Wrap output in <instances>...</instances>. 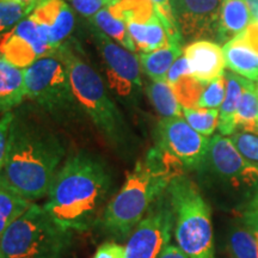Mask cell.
<instances>
[{"label":"cell","mask_w":258,"mask_h":258,"mask_svg":"<svg viewBox=\"0 0 258 258\" xmlns=\"http://www.w3.org/2000/svg\"><path fill=\"white\" fill-rule=\"evenodd\" d=\"M184 76H191L190 73V67L188 61H186L185 56H179L175 62H173L169 72L166 74V82L170 84L171 86L176 84L178 80Z\"/></svg>","instance_id":"obj_36"},{"label":"cell","mask_w":258,"mask_h":258,"mask_svg":"<svg viewBox=\"0 0 258 258\" xmlns=\"http://www.w3.org/2000/svg\"><path fill=\"white\" fill-rule=\"evenodd\" d=\"M205 86L206 84L194 78L192 76H184L171 88L182 108H198L199 99Z\"/></svg>","instance_id":"obj_28"},{"label":"cell","mask_w":258,"mask_h":258,"mask_svg":"<svg viewBox=\"0 0 258 258\" xmlns=\"http://www.w3.org/2000/svg\"><path fill=\"white\" fill-rule=\"evenodd\" d=\"M125 25L140 54L152 53L172 43L159 17L147 22H128Z\"/></svg>","instance_id":"obj_19"},{"label":"cell","mask_w":258,"mask_h":258,"mask_svg":"<svg viewBox=\"0 0 258 258\" xmlns=\"http://www.w3.org/2000/svg\"><path fill=\"white\" fill-rule=\"evenodd\" d=\"M243 221L258 232V190H256L247 202L243 213Z\"/></svg>","instance_id":"obj_37"},{"label":"cell","mask_w":258,"mask_h":258,"mask_svg":"<svg viewBox=\"0 0 258 258\" xmlns=\"http://www.w3.org/2000/svg\"><path fill=\"white\" fill-rule=\"evenodd\" d=\"M90 21L96 28H98L105 35H108L111 40H114L121 47L125 48L132 53H138L137 46H135L131 34H129L127 25L118 16H116L111 11L109 6L99 10L95 16L90 18Z\"/></svg>","instance_id":"obj_22"},{"label":"cell","mask_w":258,"mask_h":258,"mask_svg":"<svg viewBox=\"0 0 258 258\" xmlns=\"http://www.w3.org/2000/svg\"><path fill=\"white\" fill-rule=\"evenodd\" d=\"M91 32L104 66L108 89L128 108L137 105L143 90L139 55L121 47L95 25Z\"/></svg>","instance_id":"obj_8"},{"label":"cell","mask_w":258,"mask_h":258,"mask_svg":"<svg viewBox=\"0 0 258 258\" xmlns=\"http://www.w3.org/2000/svg\"><path fill=\"white\" fill-rule=\"evenodd\" d=\"M200 172L227 182L232 186L258 190V166L247 161L224 135H214Z\"/></svg>","instance_id":"obj_10"},{"label":"cell","mask_w":258,"mask_h":258,"mask_svg":"<svg viewBox=\"0 0 258 258\" xmlns=\"http://www.w3.org/2000/svg\"><path fill=\"white\" fill-rule=\"evenodd\" d=\"M48 32L51 49L57 50L74 29V15L64 0H41L30 14Z\"/></svg>","instance_id":"obj_14"},{"label":"cell","mask_w":258,"mask_h":258,"mask_svg":"<svg viewBox=\"0 0 258 258\" xmlns=\"http://www.w3.org/2000/svg\"><path fill=\"white\" fill-rule=\"evenodd\" d=\"M183 169L175 157L158 146L151 148L108 203L99 221L101 230L112 239L127 240L172 179L183 175Z\"/></svg>","instance_id":"obj_3"},{"label":"cell","mask_w":258,"mask_h":258,"mask_svg":"<svg viewBox=\"0 0 258 258\" xmlns=\"http://www.w3.org/2000/svg\"><path fill=\"white\" fill-rule=\"evenodd\" d=\"M226 66L253 83H258V54L247 42L237 36L222 47Z\"/></svg>","instance_id":"obj_16"},{"label":"cell","mask_w":258,"mask_h":258,"mask_svg":"<svg viewBox=\"0 0 258 258\" xmlns=\"http://www.w3.org/2000/svg\"><path fill=\"white\" fill-rule=\"evenodd\" d=\"M184 56L190 73L203 84H208L225 73V56L220 44L209 40H200L184 48Z\"/></svg>","instance_id":"obj_15"},{"label":"cell","mask_w":258,"mask_h":258,"mask_svg":"<svg viewBox=\"0 0 258 258\" xmlns=\"http://www.w3.org/2000/svg\"><path fill=\"white\" fill-rule=\"evenodd\" d=\"M146 93L153 108L163 118L182 117L183 108L166 80L153 82L146 88Z\"/></svg>","instance_id":"obj_23"},{"label":"cell","mask_w":258,"mask_h":258,"mask_svg":"<svg viewBox=\"0 0 258 258\" xmlns=\"http://www.w3.org/2000/svg\"><path fill=\"white\" fill-rule=\"evenodd\" d=\"M16 2L22 3V4L27 5V6H29V8H31L32 10H34L35 8H36V5L38 4V3L41 2V0H16Z\"/></svg>","instance_id":"obj_41"},{"label":"cell","mask_w":258,"mask_h":258,"mask_svg":"<svg viewBox=\"0 0 258 258\" xmlns=\"http://www.w3.org/2000/svg\"><path fill=\"white\" fill-rule=\"evenodd\" d=\"M235 127L258 134V85L251 80L241 93L235 112Z\"/></svg>","instance_id":"obj_24"},{"label":"cell","mask_w":258,"mask_h":258,"mask_svg":"<svg viewBox=\"0 0 258 258\" xmlns=\"http://www.w3.org/2000/svg\"><path fill=\"white\" fill-rule=\"evenodd\" d=\"M92 258H125V247L117 241H104L97 247Z\"/></svg>","instance_id":"obj_34"},{"label":"cell","mask_w":258,"mask_h":258,"mask_svg":"<svg viewBox=\"0 0 258 258\" xmlns=\"http://www.w3.org/2000/svg\"><path fill=\"white\" fill-rule=\"evenodd\" d=\"M183 116L190 127L205 137H211L218 128L219 110L206 108H183Z\"/></svg>","instance_id":"obj_27"},{"label":"cell","mask_w":258,"mask_h":258,"mask_svg":"<svg viewBox=\"0 0 258 258\" xmlns=\"http://www.w3.org/2000/svg\"><path fill=\"white\" fill-rule=\"evenodd\" d=\"M115 185L114 172L101 157L77 151L57 170L43 208L71 231H90L99 225Z\"/></svg>","instance_id":"obj_2"},{"label":"cell","mask_w":258,"mask_h":258,"mask_svg":"<svg viewBox=\"0 0 258 258\" xmlns=\"http://www.w3.org/2000/svg\"><path fill=\"white\" fill-rule=\"evenodd\" d=\"M53 51L55 50L42 38L38 25L30 15L0 38V54L22 70Z\"/></svg>","instance_id":"obj_13"},{"label":"cell","mask_w":258,"mask_h":258,"mask_svg":"<svg viewBox=\"0 0 258 258\" xmlns=\"http://www.w3.org/2000/svg\"><path fill=\"white\" fill-rule=\"evenodd\" d=\"M25 97L24 71L0 54V112L11 111Z\"/></svg>","instance_id":"obj_18"},{"label":"cell","mask_w":258,"mask_h":258,"mask_svg":"<svg viewBox=\"0 0 258 258\" xmlns=\"http://www.w3.org/2000/svg\"><path fill=\"white\" fill-rule=\"evenodd\" d=\"M12 120H14V112L12 111L5 112L0 117V172H2L3 166H4L5 163L6 150H8L9 141V132Z\"/></svg>","instance_id":"obj_33"},{"label":"cell","mask_w":258,"mask_h":258,"mask_svg":"<svg viewBox=\"0 0 258 258\" xmlns=\"http://www.w3.org/2000/svg\"><path fill=\"white\" fill-rule=\"evenodd\" d=\"M103 2L105 3L106 6H112V5H115L118 0H103Z\"/></svg>","instance_id":"obj_42"},{"label":"cell","mask_w":258,"mask_h":258,"mask_svg":"<svg viewBox=\"0 0 258 258\" xmlns=\"http://www.w3.org/2000/svg\"><path fill=\"white\" fill-rule=\"evenodd\" d=\"M23 71L25 97L53 118L69 123L84 115L73 92L69 66L60 48Z\"/></svg>","instance_id":"obj_7"},{"label":"cell","mask_w":258,"mask_h":258,"mask_svg":"<svg viewBox=\"0 0 258 258\" xmlns=\"http://www.w3.org/2000/svg\"><path fill=\"white\" fill-rule=\"evenodd\" d=\"M226 78L225 73L213 82L206 84L202 95L200 97L198 108L219 109L225 99Z\"/></svg>","instance_id":"obj_30"},{"label":"cell","mask_w":258,"mask_h":258,"mask_svg":"<svg viewBox=\"0 0 258 258\" xmlns=\"http://www.w3.org/2000/svg\"><path fill=\"white\" fill-rule=\"evenodd\" d=\"M182 43H171L169 47L154 50L152 53L139 54L141 69L153 82L166 80V74L171 66L179 56H182Z\"/></svg>","instance_id":"obj_21"},{"label":"cell","mask_w":258,"mask_h":258,"mask_svg":"<svg viewBox=\"0 0 258 258\" xmlns=\"http://www.w3.org/2000/svg\"><path fill=\"white\" fill-rule=\"evenodd\" d=\"M252 22L251 14L243 0H224L219 16L217 42L225 44L233 40Z\"/></svg>","instance_id":"obj_17"},{"label":"cell","mask_w":258,"mask_h":258,"mask_svg":"<svg viewBox=\"0 0 258 258\" xmlns=\"http://www.w3.org/2000/svg\"><path fill=\"white\" fill-rule=\"evenodd\" d=\"M228 249L233 258H258V232L244 221L234 226L228 238Z\"/></svg>","instance_id":"obj_25"},{"label":"cell","mask_w":258,"mask_h":258,"mask_svg":"<svg viewBox=\"0 0 258 258\" xmlns=\"http://www.w3.org/2000/svg\"><path fill=\"white\" fill-rule=\"evenodd\" d=\"M66 150L59 135L36 112L21 109L10 125L0 184L34 202L48 195Z\"/></svg>","instance_id":"obj_1"},{"label":"cell","mask_w":258,"mask_h":258,"mask_svg":"<svg viewBox=\"0 0 258 258\" xmlns=\"http://www.w3.org/2000/svg\"><path fill=\"white\" fill-rule=\"evenodd\" d=\"M31 12V8L16 0H0V34L11 30Z\"/></svg>","instance_id":"obj_29"},{"label":"cell","mask_w":258,"mask_h":258,"mask_svg":"<svg viewBox=\"0 0 258 258\" xmlns=\"http://www.w3.org/2000/svg\"><path fill=\"white\" fill-rule=\"evenodd\" d=\"M158 258H188V256H186L179 247L169 244L165 249L163 250V252L158 256Z\"/></svg>","instance_id":"obj_39"},{"label":"cell","mask_w":258,"mask_h":258,"mask_svg":"<svg viewBox=\"0 0 258 258\" xmlns=\"http://www.w3.org/2000/svg\"><path fill=\"white\" fill-rule=\"evenodd\" d=\"M183 42L217 41L219 16L224 0H170Z\"/></svg>","instance_id":"obj_12"},{"label":"cell","mask_w":258,"mask_h":258,"mask_svg":"<svg viewBox=\"0 0 258 258\" xmlns=\"http://www.w3.org/2000/svg\"><path fill=\"white\" fill-rule=\"evenodd\" d=\"M226 78V95L219 110L218 129L224 137H231L235 129V112L239 104L241 93L249 79L243 78L233 72H225Z\"/></svg>","instance_id":"obj_20"},{"label":"cell","mask_w":258,"mask_h":258,"mask_svg":"<svg viewBox=\"0 0 258 258\" xmlns=\"http://www.w3.org/2000/svg\"><path fill=\"white\" fill-rule=\"evenodd\" d=\"M31 203L0 184V239L9 226L21 217Z\"/></svg>","instance_id":"obj_26"},{"label":"cell","mask_w":258,"mask_h":258,"mask_svg":"<svg viewBox=\"0 0 258 258\" xmlns=\"http://www.w3.org/2000/svg\"><path fill=\"white\" fill-rule=\"evenodd\" d=\"M157 145L182 164L184 169L200 170L209 147V140L182 117L161 118L156 131Z\"/></svg>","instance_id":"obj_11"},{"label":"cell","mask_w":258,"mask_h":258,"mask_svg":"<svg viewBox=\"0 0 258 258\" xmlns=\"http://www.w3.org/2000/svg\"><path fill=\"white\" fill-rule=\"evenodd\" d=\"M73 243V231L32 202L0 239V258H62Z\"/></svg>","instance_id":"obj_5"},{"label":"cell","mask_w":258,"mask_h":258,"mask_svg":"<svg viewBox=\"0 0 258 258\" xmlns=\"http://www.w3.org/2000/svg\"><path fill=\"white\" fill-rule=\"evenodd\" d=\"M173 212V232L188 258H215L212 213L196 183L184 173L167 188Z\"/></svg>","instance_id":"obj_6"},{"label":"cell","mask_w":258,"mask_h":258,"mask_svg":"<svg viewBox=\"0 0 258 258\" xmlns=\"http://www.w3.org/2000/svg\"><path fill=\"white\" fill-rule=\"evenodd\" d=\"M238 36L243 38L245 42H247L258 54V22H252V24L245 29Z\"/></svg>","instance_id":"obj_38"},{"label":"cell","mask_w":258,"mask_h":258,"mask_svg":"<svg viewBox=\"0 0 258 258\" xmlns=\"http://www.w3.org/2000/svg\"><path fill=\"white\" fill-rule=\"evenodd\" d=\"M153 3L154 8L158 16H159L161 23L165 27L167 34L172 43H182L183 40L180 36L178 28H177L175 16L172 12V6H171L170 0H151Z\"/></svg>","instance_id":"obj_32"},{"label":"cell","mask_w":258,"mask_h":258,"mask_svg":"<svg viewBox=\"0 0 258 258\" xmlns=\"http://www.w3.org/2000/svg\"><path fill=\"white\" fill-rule=\"evenodd\" d=\"M230 139L245 159L258 166V134L240 131L234 132Z\"/></svg>","instance_id":"obj_31"},{"label":"cell","mask_w":258,"mask_h":258,"mask_svg":"<svg viewBox=\"0 0 258 258\" xmlns=\"http://www.w3.org/2000/svg\"><path fill=\"white\" fill-rule=\"evenodd\" d=\"M249 9L252 22H258V0H243Z\"/></svg>","instance_id":"obj_40"},{"label":"cell","mask_w":258,"mask_h":258,"mask_svg":"<svg viewBox=\"0 0 258 258\" xmlns=\"http://www.w3.org/2000/svg\"><path fill=\"white\" fill-rule=\"evenodd\" d=\"M70 2L76 11L88 18H91L99 10L106 6L103 0H70Z\"/></svg>","instance_id":"obj_35"},{"label":"cell","mask_w":258,"mask_h":258,"mask_svg":"<svg viewBox=\"0 0 258 258\" xmlns=\"http://www.w3.org/2000/svg\"><path fill=\"white\" fill-rule=\"evenodd\" d=\"M173 221L172 207L165 191L129 235L124 246L125 258H158L170 243Z\"/></svg>","instance_id":"obj_9"},{"label":"cell","mask_w":258,"mask_h":258,"mask_svg":"<svg viewBox=\"0 0 258 258\" xmlns=\"http://www.w3.org/2000/svg\"><path fill=\"white\" fill-rule=\"evenodd\" d=\"M61 51L69 66L71 83L80 108L103 138L121 154L133 150V134L124 116L115 104L108 86L98 72L67 46Z\"/></svg>","instance_id":"obj_4"}]
</instances>
